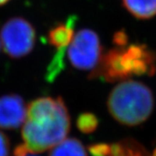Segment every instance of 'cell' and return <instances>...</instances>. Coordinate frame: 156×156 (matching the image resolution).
Segmentation results:
<instances>
[{"label":"cell","instance_id":"obj_5","mask_svg":"<svg viewBox=\"0 0 156 156\" xmlns=\"http://www.w3.org/2000/svg\"><path fill=\"white\" fill-rule=\"evenodd\" d=\"M101 57L99 37L89 29L79 30L68 47L69 61L77 69L93 71L100 63Z\"/></svg>","mask_w":156,"mask_h":156},{"label":"cell","instance_id":"obj_17","mask_svg":"<svg viewBox=\"0 0 156 156\" xmlns=\"http://www.w3.org/2000/svg\"><path fill=\"white\" fill-rule=\"evenodd\" d=\"M10 0H0V6H3L6 5Z\"/></svg>","mask_w":156,"mask_h":156},{"label":"cell","instance_id":"obj_15","mask_svg":"<svg viewBox=\"0 0 156 156\" xmlns=\"http://www.w3.org/2000/svg\"><path fill=\"white\" fill-rule=\"evenodd\" d=\"M10 153V141L8 137L0 132V156H9Z\"/></svg>","mask_w":156,"mask_h":156},{"label":"cell","instance_id":"obj_1","mask_svg":"<svg viewBox=\"0 0 156 156\" xmlns=\"http://www.w3.org/2000/svg\"><path fill=\"white\" fill-rule=\"evenodd\" d=\"M156 70V53L144 44L116 47L102 56L100 63L90 73V78L107 82L126 81L133 76H153Z\"/></svg>","mask_w":156,"mask_h":156},{"label":"cell","instance_id":"obj_12","mask_svg":"<svg viewBox=\"0 0 156 156\" xmlns=\"http://www.w3.org/2000/svg\"><path fill=\"white\" fill-rule=\"evenodd\" d=\"M66 49H59L57 50L55 56H53L50 63L47 67L45 73V79L49 83H53L60 73L64 69V56H65Z\"/></svg>","mask_w":156,"mask_h":156},{"label":"cell","instance_id":"obj_9","mask_svg":"<svg viewBox=\"0 0 156 156\" xmlns=\"http://www.w3.org/2000/svg\"><path fill=\"white\" fill-rule=\"evenodd\" d=\"M129 13L139 19H148L156 15V0H122Z\"/></svg>","mask_w":156,"mask_h":156},{"label":"cell","instance_id":"obj_6","mask_svg":"<svg viewBox=\"0 0 156 156\" xmlns=\"http://www.w3.org/2000/svg\"><path fill=\"white\" fill-rule=\"evenodd\" d=\"M27 107L20 95L16 94L0 97V128L15 129L24 122Z\"/></svg>","mask_w":156,"mask_h":156},{"label":"cell","instance_id":"obj_11","mask_svg":"<svg viewBox=\"0 0 156 156\" xmlns=\"http://www.w3.org/2000/svg\"><path fill=\"white\" fill-rule=\"evenodd\" d=\"M106 156H150L142 146L134 140H126L115 145H108Z\"/></svg>","mask_w":156,"mask_h":156},{"label":"cell","instance_id":"obj_2","mask_svg":"<svg viewBox=\"0 0 156 156\" xmlns=\"http://www.w3.org/2000/svg\"><path fill=\"white\" fill-rule=\"evenodd\" d=\"M108 108L117 122L127 126H135L145 122L151 115L154 96L145 84L126 80L112 89Z\"/></svg>","mask_w":156,"mask_h":156},{"label":"cell","instance_id":"obj_13","mask_svg":"<svg viewBox=\"0 0 156 156\" xmlns=\"http://www.w3.org/2000/svg\"><path fill=\"white\" fill-rule=\"evenodd\" d=\"M77 127L83 133L93 132L97 126V120L92 114L85 113L81 115L77 119Z\"/></svg>","mask_w":156,"mask_h":156},{"label":"cell","instance_id":"obj_14","mask_svg":"<svg viewBox=\"0 0 156 156\" xmlns=\"http://www.w3.org/2000/svg\"><path fill=\"white\" fill-rule=\"evenodd\" d=\"M113 42L117 47H124L126 46L128 42V34L124 30H119L115 33L113 37Z\"/></svg>","mask_w":156,"mask_h":156},{"label":"cell","instance_id":"obj_10","mask_svg":"<svg viewBox=\"0 0 156 156\" xmlns=\"http://www.w3.org/2000/svg\"><path fill=\"white\" fill-rule=\"evenodd\" d=\"M49 156H87V152L80 140L69 138L55 146Z\"/></svg>","mask_w":156,"mask_h":156},{"label":"cell","instance_id":"obj_20","mask_svg":"<svg viewBox=\"0 0 156 156\" xmlns=\"http://www.w3.org/2000/svg\"><path fill=\"white\" fill-rule=\"evenodd\" d=\"M0 45H1V44H0Z\"/></svg>","mask_w":156,"mask_h":156},{"label":"cell","instance_id":"obj_3","mask_svg":"<svg viewBox=\"0 0 156 156\" xmlns=\"http://www.w3.org/2000/svg\"><path fill=\"white\" fill-rule=\"evenodd\" d=\"M69 115L63 100L56 113L40 122L27 121L22 128L24 145L30 153H41L53 148L65 140L69 131Z\"/></svg>","mask_w":156,"mask_h":156},{"label":"cell","instance_id":"obj_19","mask_svg":"<svg viewBox=\"0 0 156 156\" xmlns=\"http://www.w3.org/2000/svg\"><path fill=\"white\" fill-rule=\"evenodd\" d=\"M154 156H156V152H155V153H154Z\"/></svg>","mask_w":156,"mask_h":156},{"label":"cell","instance_id":"obj_8","mask_svg":"<svg viewBox=\"0 0 156 156\" xmlns=\"http://www.w3.org/2000/svg\"><path fill=\"white\" fill-rule=\"evenodd\" d=\"M76 17L70 16L66 23H60L50 29L47 35V41L51 46L59 49H68L74 38V28Z\"/></svg>","mask_w":156,"mask_h":156},{"label":"cell","instance_id":"obj_4","mask_svg":"<svg viewBox=\"0 0 156 156\" xmlns=\"http://www.w3.org/2000/svg\"><path fill=\"white\" fill-rule=\"evenodd\" d=\"M4 51L11 58H22L29 55L36 44L37 33L32 23L21 17L7 20L0 31Z\"/></svg>","mask_w":156,"mask_h":156},{"label":"cell","instance_id":"obj_18","mask_svg":"<svg viewBox=\"0 0 156 156\" xmlns=\"http://www.w3.org/2000/svg\"><path fill=\"white\" fill-rule=\"evenodd\" d=\"M26 156H37V155H36L35 154H33V153H30H30H29L28 154H27Z\"/></svg>","mask_w":156,"mask_h":156},{"label":"cell","instance_id":"obj_7","mask_svg":"<svg viewBox=\"0 0 156 156\" xmlns=\"http://www.w3.org/2000/svg\"><path fill=\"white\" fill-rule=\"evenodd\" d=\"M62 100L60 96L56 99L49 96L35 99L27 107V121L31 122L44 121L56 113Z\"/></svg>","mask_w":156,"mask_h":156},{"label":"cell","instance_id":"obj_16","mask_svg":"<svg viewBox=\"0 0 156 156\" xmlns=\"http://www.w3.org/2000/svg\"><path fill=\"white\" fill-rule=\"evenodd\" d=\"M29 153H30V151L28 150L27 147L24 145V143L17 146L13 151L14 156H26Z\"/></svg>","mask_w":156,"mask_h":156}]
</instances>
